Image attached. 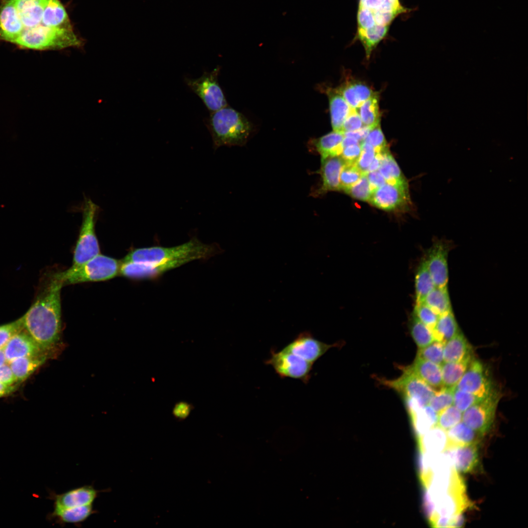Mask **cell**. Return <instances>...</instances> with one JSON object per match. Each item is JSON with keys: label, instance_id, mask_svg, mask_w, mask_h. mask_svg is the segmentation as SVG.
<instances>
[{"label": "cell", "instance_id": "74e56055", "mask_svg": "<svg viewBox=\"0 0 528 528\" xmlns=\"http://www.w3.org/2000/svg\"><path fill=\"white\" fill-rule=\"evenodd\" d=\"M454 389L442 386L436 390L428 405L438 414L453 405Z\"/></svg>", "mask_w": 528, "mask_h": 528}, {"label": "cell", "instance_id": "d590c367", "mask_svg": "<svg viewBox=\"0 0 528 528\" xmlns=\"http://www.w3.org/2000/svg\"><path fill=\"white\" fill-rule=\"evenodd\" d=\"M382 158L378 169L387 182H394L405 179L389 149L381 152Z\"/></svg>", "mask_w": 528, "mask_h": 528}, {"label": "cell", "instance_id": "f1b7e54d", "mask_svg": "<svg viewBox=\"0 0 528 528\" xmlns=\"http://www.w3.org/2000/svg\"><path fill=\"white\" fill-rule=\"evenodd\" d=\"M432 331L435 341L444 345L460 331L452 310L439 316Z\"/></svg>", "mask_w": 528, "mask_h": 528}, {"label": "cell", "instance_id": "277c9868", "mask_svg": "<svg viewBox=\"0 0 528 528\" xmlns=\"http://www.w3.org/2000/svg\"><path fill=\"white\" fill-rule=\"evenodd\" d=\"M215 244H205L196 237L172 247L152 246L132 250L123 261L151 264L179 262L184 265L197 260H207L219 253Z\"/></svg>", "mask_w": 528, "mask_h": 528}, {"label": "cell", "instance_id": "e575fe53", "mask_svg": "<svg viewBox=\"0 0 528 528\" xmlns=\"http://www.w3.org/2000/svg\"><path fill=\"white\" fill-rule=\"evenodd\" d=\"M379 96L375 93L357 109L364 126L371 129L380 124Z\"/></svg>", "mask_w": 528, "mask_h": 528}, {"label": "cell", "instance_id": "11a10c76", "mask_svg": "<svg viewBox=\"0 0 528 528\" xmlns=\"http://www.w3.org/2000/svg\"><path fill=\"white\" fill-rule=\"evenodd\" d=\"M366 175L372 192L387 182L378 170L369 172Z\"/></svg>", "mask_w": 528, "mask_h": 528}, {"label": "cell", "instance_id": "7bdbcfd3", "mask_svg": "<svg viewBox=\"0 0 528 528\" xmlns=\"http://www.w3.org/2000/svg\"><path fill=\"white\" fill-rule=\"evenodd\" d=\"M414 311V315L422 323L433 330L440 315L423 302L416 304Z\"/></svg>", "mask_w": 528, "mask_h": 528}, {"label": "cell", "instance_id": "c3c4849f", "mask_svg": "<svg viewBox=\"0 0 528 528\" xmlns=\"http://www.w3.org/2000/svg\"><path fill=\"white\" fill-rule=\"evenodd\" d=\"M337 89L352 108L357 109L361 105L354 87L353 81L347 82Z\"/></svg>", "mask_w": 528, "mask_h": 528}, {"label": "cell", "instance_id": "7c38bea8", "mask_svg": "<svg viewBox=\"0 0 528 528\" xmlns=\"http://www.w3.org/2000/svg\"><path fill=\"white\" fill-rule=\"evenodd\" d=\"M385 383L401 393L406 400L422 406L429 404L436 391L408 368L398 379Z\"/></svg>", "mask_w": 528, "mask_h": 528}, {"label": "cell", "instance_id": "f35d334b", "mask_svg": "<svg viewBox=\"0 0 528 528\" xmlns=\"http://www.w3.org/2000/svg\"><path fill=\"white\" fill-rule=\"evenodd\" d=\"M444 344L434 341L428 346L419 349L417 357L441 365L443 363Z\"/></svg>", "mask_w": 528, "mask_h": 528}, {"label": "cell", "instance_id": "4dcf8cb0", "mask_svg": "<svg viewBox=\"0 0 528 528\" xmlns=\"http://www.w3.org/2000/svg\"><path fill=\"white\" fill-rule=\"evenodd\" d=\"M473 358V356L461 361L443 362L441 365L443 386L455 388Z\"/></svg>", "mask_w": 528, "mask_h": 528}, {"label": "cell", "instance_id": "7402d4cb", "mask_svg": "<svg viewBox=\"0 0 528 528\" xmlns=\"http://www.w3.org/2000/svg\"><path fill=\"white\" fill-rule=\"evenodd\" d=\"M96 511L92 505H89L62 509H53L47 515V519L53 521L62 526L65 524L78 526L88 519Z\"/></svg>", "mask_w": 528, "mask_h": 528}, {"label": "cell", "instance_id": "1f68e13d", "mask_svg": "<svg viewBox=\"0 0 528 528\" xmlns=\"http://www.w3.org/2000/svg\"><path fill=\"white\" fill-rule=\"evenodd\" d=\"M446 449L477 442V433L462 421L446 430Z\"/></svg>", "mask_w": 528, "mask_h": 528}, {"label": "cell", "instance_id": "bcb514c9", "mask_svg": "<svg viewBox=\"0 0 528 528\" xmlns=\"http://www.w3.org/2000/svg\"><path fill=\"white\" fill-rule=\"evenodd\" d=\"M363 140L371 145L376 153L389 149L380 124L372 129Z\"/></svg>", "mask_w": 528, "mask_h": 528}, {"label": "cell", "instance_id": "484cf974", "mask_svg": "<svg viewBox=\"0 0 528 528\" xmlns=\"http://www.w3.org/2000/svg\"><path fill=\"white\" fill-rule=\"evenodd\" d=\"M472 348L460 331L443 348V362H458L473 356Z\"/></svg>", "mask_w": 528, "mask_h": 528}, {"label": "cell", "instance_id": "6f0895ef", "mask_svg": "<svg viewBox=\"0 0 528 528\" xmlns=\"http://www.w3.org/2000/svg\"><path fill=\"white\" fill-rule=\"evenodd\" d=\"M7 363L3 349L0 350V366Z\"/></svg>", "mask_w": 528, "mask_h": 528}, {"label": "cell", "instance_id": "7dc6e473", "mask_svg": "<svg viewBox=\"0 0 528 528\" xmlns=\"http://www.w3.org/2000/svg\"><path fill=\"white\" fill-rule=\"evenodd\" d=\"M360 146L361 153L356 165L363 173H367L376 153L371 145L364 140L360 143Z\"/></svg>", "mask_w": 528, "mask_h": 528}, {"label": "cell", "instance_id": "30bf717a", "mask_svg": "<svg viewBox=\"0 0 528 528\" xmlns=\"http://www.w3.org/2000/svg\"><path fill=\"white\" fill-rule=\"evenodd\" d=\"M264 363L272 366L282 378L289 377L307 384L311 376L313 364L289 352L270 350V356Z\"/></svg>", "mask_w": 528, "mask_h": 528}, {"label": "cell", "instance_id": "8d00e7d4", "mask_svg": "<svg viewBox=\"0 0 528 528\" xmlns=\"http://www.w3.org/2000/svg\"><path fill=\"white\" fill-rule=\"evenodd\" d=\"M410 329L412 337L419 349L423 348L435 341L432 330L420 321L414 315Z\"/></svg>", "mask_w": 528, "mask_h": 528}, {"label": "cell", "instance_id": "f5cc1de1", "mask_svg": "<svg viewBox=\"0 0 528 528\" xmlns=\"http://www.w3.org/2000/svg\"><path fill=\"white\" fill-rule=\"evenodd\" d=\"M353 85L357 95L361 104L376 93L375 92L373 91L369 87L362 82L353 81Z\"/></svg>", "mask_w": 528, "mask_h": 528}, {"label": "cell", "instance_id": "ab89813d", "mask_svg": "<svg viewBox=\"0 0 528 528\" xmlns=\"http://www.w3.org/2000/svg\"><path fill=\"white\" fill-rule=\"evenodd\" d=\"M462 413L453 404L438 413L437 424L445 430L462 420Z\"/></svg>", "mask_w": 528, "mask_h": 528}, {"label": "cell", "instance_id": "e0dca14e", "mask_svg": "<svg viewBox=\"0 0 528 528\" xmlns=\"http://www.w3.org/2000/svg\"><path fill=\"white\" fill-rule=\"evenodd\" d=\"M448 248L442 240L436 242L426 259L428 268L437 287L447 286L448 280Z\"/></svg>", "mask_w": 528, "mask_h": 528}, {"label": "cell", "instance_id": "f6af8a7d", "mask_svg": "<svg viewBox=\"0 0 528 528\" xmlns=\"http://www.w3.org/2000/svg\"><path fill=\"white\" fill-rule=\"evenodd\" d=\"M23 329L22 316L14 321L0 325V350L3 349L13 336Z\"/></svg>", "mask_w": 528, "mask_h": 528}, {"label": "cell", "instance_id": "7a4b0ae2", "mask_svg": "<svg viewBox=\"0 0 528 528\" xmlns=\"http://www.w3.org/2000/svg\"><path fill=\"white\" fill-rule=\"evenodd\" d=\"M63 286L58 271L45 273L34 300L22 316L23 330L46 352L56 344L60 336Z\"/></svg>", "mask_w": 528, "mask_h": 528}, {"label": "cell", "instance_id": "60d3db41", "mask_svg": "<svg viewBox=\"0 0 528 528\" xmlns=\"http://www.w3.org/2000/svg\"><path fill=\"white\" fill-rule=\"evenodd\" d=\"M344 191L355 199L368 201L372 191L366 173L363 174L357 182Z\"/></svg>", "mask_w": 528, "mask_h": 528}, {"label": "cell", "instance_id": "681fc988", "mask_svg": "<svg viewBox=\"0 0 528 528\" xmlns=\"http://www.w3.org/2000/svg\"><path fill=\"white\" fill-rule=\"evenodd\" d=\"M364 126L357 109L352 108L345 120L342 132H354L360 130Z\"/></svg>", "mask_w": 528, "mask_h": 528}, {"label": "cell", "instance_id": "ac0fdd59", "mask_svg": "<svg viewBox=\"0 0 528 528\" xmlns=\"http://www.w3.org/2000/svg\"><path fill=\"white\" fill-rule=\"evenodd\" d=\"M6 362H9L22 357L45 354L23 329L15 334L3 349Z\"/></svg>", "mask_w": 528, "mask_h": 528}, {"label": "cell", "instance_id": "603a6c76", "mask_svg": "<svg viewBox=\"0 0 528 528\" xmlns=\"http://www.w3.org/2000/svg\"><path fill=\"white\" fill-rule=\"evenodd\" d=\"M407 368L434 389L443 386L441 365L416 356Z\"/></svg>", "mask_w": 528, "mask_h": 528}, {"label": "cell", "instance_id": "cb8c5ba5", "mask_svg": "<svg viewBox=\"0 0 528 528\" xmlns=\"http://www.w3.org/2000/svg\"><path fill=\"white\" fill-rule=\"evenodd\" d=\"M330 104L331 123L333 131L342 132L344 122L352 108L336 89L327 91Z\"/></svg>", "mask_w": 528, "mask_h": 528}, {"label": "cell", "instance_id": "6da1fadb", "mask_svg": "<svg viewBox=\"0 0 528 528\" xmlns=\"http://www.w3.org/2000/svg\"><path fill=\"white\" fill-rule=\"evenodd\" d=\"M12 17L9 43L22 49L57 50L79 47L81 40L71 29L46 26L44 13L48 0H7Z\"/></svg>", "mask_w": 528, "mask_h": 528}, {"label": "cell", "instance_id": "836d02e7", "mask_svg": "<svg viewBox=\"0 0 528 528\" xmlns=\"http://www.w3.org/2000/svg\"><path fill=\"white\" fill-rule=\"evenodd\" d=\"M423 303L439 315L452 310L447 286H436L427 294Z\"/></svg>", "mask_w": 528, "mask_h": 528}, {"label": "cell", "instance_id": "d4e9b609", "mask_svg": "<svg viewBox=\"0 0 528 528\" xmlns=\"http://www.w3.org/2000/svg\"><path fill=\"white\" fill-rule=\"evenodd\" d=\"M408 409L418 438L437 424L438 414L430 405Z\"/></svg>", "mask_w": 528, "mask_h": 528}, {"label": "cell", "instance_id": "3957f363", "mask_svg": "<svg viewBox=\"0 0 528 528\" xmlns=\"http://www.w3.org/2000/svg\"><path fill=\"white\" fill-rule=\"evenodd\" d=\"M411 11L400 0H358L355 39L363 46L367 58L386 37L395 19Z\"/></svg>", "mask_w": 528, "mask_h": 528}, {"label": "cell", "instance_id": "44dd1931", "mask_svg": "<svg viewBox=\"0 0 528 528\" xmlns=\"http://www.w3.org/2000/svg\"><path fill=\"white\" fill-rule=\"evenodd\" d=\"M477 442L448 448L444 451L450 458L458 472L469 473L478 466L479 457Z\"/></svg>", "mask_w": 528, "mask_h": 528}, {"label": "cell", "instance_id": "9f6ffc18", "mask_svg": "<svg viewBox=\"0 0 528 528\" xmlns=\"http://www.w3.org/2000/svg\"><path fill=\"white\" fill-rule=\"evenodd\" d=\"M16 386L7 385L0 383V397L8 395L15 390Z\"/></svg>", "mask_w": 528, "mask_h": 528}, {"label": "cell", "instance_id": "4fadbf2b", "mask_svg": "<svg viewBox=\"0 0 528 528\" xmlns=\"http://www.w3.org/2000/svg\"><path fill=\"white\" fill-rule=\"evenodd\" d=\"M455 388L481 398L487 396L494 391L483 364L474 357Z\"/></svg>", "mask_w": 528, "mask_h": 528}, {"label": "cell", "instance_id": "d6a6232c", "mask_svg": "<svg viewBox=\"0 0 528 528\" xmlns=\"http://www.w3.org/2000/svg\"><path fill=\"white\" fill-rule=\"evenodd\" d=\"M416 304L423 303L427 294L435 287L429 272L426 260L420 264L416 275Z\"/></svg>", "mask_w": 528, "mask_h": 528}, {"label": "cell", "instance_id": "8992f818", "mask_svg": "<svg viewBox=\"0 0 528 528\" xmlns=\"http://www.w3.org/2000/svg\"><path fill=\"white\" fill-rule=\"evenodd\" d=\"M81 209L82 221L74 248L71 267H76L100 254L95 226L100 207L85 196Z\"/></svg>", "mask_w": 528, "mask_h": 528}, {"label": "cell", "instance_id": "4316f807", "mask_svg": "<svg viewBox=\"0 0 528 528\" xmlns=\"http://www.w3.org/2000/svg\"><path fill=\"white\" fill-rule=\"evenodd\" d=\"M418 439L419 452L440 453L447 448L446 431L437 424Z\"/></svg>", "mask_w": 528, "mask_h": 528}, {"label": "cell", "instance_id": "ee69618b", "mask_svg": "<svg viewBox=\"0 0 528 528\" xmlns=\"http://www.w3.org/2000/svg\"><path fill=\"white\" fill-rule=\"evenodd\" d=\"M482 399L469 392L454 389L453 405L462 413Z\"/></svg>", "mask_w": 528, "mask_h": 528}, {"label": "cell", "instance_id": "9c48e42d", "mask_svg": "<svg viewBox=\"0 0 528 528\" xmlns=\"http://www.w3.org/2000/svg\"><path fill=\"white\" fill-rule=\"evenodd\" d=\"M368 201L373 206L387 211L408 210L412 202L407 181L404 179L386 182L372 192Z\"/></svg>", "mask_w": 528, "mask_h": 528}, {"label": "cell", "instance_id": "9a60e30c", "mask_svg": "<svg viewBox=\"0 0 528 528\" xmlns=\"http://www.w3.org/2000/svg\"><path fill=\"white\" fill-rule=\"evenodd\" d=\"M100 491L86 485L57 494L50 491L48 498L53 501V509H62L92 505Z\"/></svg>", "mask_w": 528, "mask_h": 528}, {"label": "cell", "instance_id": "f546056e", "mask_svg": "<svg viewBox=\"0 0 528 528\" xmlns=\"http://www.w3.org/2000/svg\"><path fill=\"white\" fill-rule=\"evenodd\" d=\"M344 137L343 133L333 131L314 140V146L321 158L340 155L343 148Z\"/></svg>", "mask_w": 528, "mask_h": 528}, {"label": "cell", "instance_id": "52a82bcc", "mask_svg": "<svg viewBox=\"0 0 528 528\" xmlns=\"http://www.w3.org/2000/svg\"><path fill=\"white\" fill-rule=\"evenodd\" d=\"M120 264L116 259L102 254L76 267L58 271L63 286L110 280L119 274Z\"/></svg>", "mask_w": 528, "mask_h": 528}, {"label": "cell", "instance_id": "83f0119b", "mask_svg": "<svg viewBox=\"0 0 528 528\" xmlns=\"http://www.w3.org/2000/svg\"><path fill=\"white\" fill-rule=\"evenodd\" d=\"M47 355L42 354L15 359L8 364L17 382L23 381L45 362Z\"/></svg>", "mask_w": 528, "mask_h": 528}, {"label": "cell", "instance_id": "b9f144b4", "mask_svg": "<svg viewBox=\"0 0 528 528\" xmlns=\"http://www.w3.org/2000/svg\"><path fill=\"white\" fill-rule=\"evenodd\" d=\"M364 174L356 164H345L340 175V190H344L353 185Z\"/></svg>", "mask_w": 528, "mask_h": 528}, {"label": "cell", "instance_id": "2e32d148", "mask_svg": "<svg viewBox=\"0 0 528 528\" xmlns=\"http://www.w3.org/2000/svg\"><path fill=\"white\" fill-rule=\"evenodd\" d=\"M182 265L179 262L151 264L123 261L120 264L119 274L134 280H154Z\"/></svg>", "mask_w": 528, "mask_h": 528}, {"label": "cell", "instance_id": "5b68a950", "mask_svg": "<svg viewBox=\"0 0 528 528\" xmlns=\"http://www.w3.org/2000/svg\"><path fill=\"white\" fill-rule=\"evenodd\" d=\"M206 125L212 138L214 149L223 146L242 145L250 131V125L247 119L227 106L211 112Z\"/></svg>", "mask_w": 528, "mask_h": 528}, {"label": "cell", "instance_id": "d6986e66", "mask_svg": "<svg viewBox=\"0 0 528 528\" xmlns=\"http://www.w3.org/2000/svg\"><path fill=\"white\" fill-rule=\"evenodd\" d=\"M345 164L340 155L321 158L320 172L322 183L315 192L316 195H321L329 191L340 190V175Z\"/></svg>", "mask_w": 528, "mask_h": 528}, {"label": "cell", "instance_id": "db71d44e", "mask_svg": "<svg viewBox=\"0 0 528 528\" xmlns=\"http://www.w3.org/2000/svg\"><path fill=\"white\" fill-rule=\"evenodd\" d=\"M0 383L7 385H13L17 383L8 363L0 366Z\"/></svg>", "mask_w": 528, "mask_h": 528}, {"label": "cell", "instance_id": "8fae6325", "mask_svg": "<svg viewBox=\"0 0 528 528\" xmlns=\"http://www.w3.org/2000/svg\"><path fill=\"white\" fill-rule=\"evenodd\" d=\"M500 394L494 391L462 413V421L480 434L488 431L493 422Z\"/></svg>", "mask_w": 528, "mask_h": 528}, {"label": "cell", "instance_id": "ba28073f", "mask_svg": "<svg viewBox=\"0 0 528 528\" xmlns=\"http://www.w3.org/2000/svg\"><path fill=\"white\" fill-rule=\"evenodd\" d=\"M220 70L218 66L211 72L204 71L199 78L184 79L187 86L199 97L210 113L227 106L218 82Z\"/></svg>", "mask_w": 528, "mask_h": 528}, {"label": "cell", "instance_id": "f907efd6", "mask_svg": "<svg viewBox=\"0 0 528 528\" xmlns=\"http://www.w3.org/2000/svg\"><path fill=\"white\" fill-rule=\"evenodd\" d=\"M361 153L360 144H352L344 147L340 156L346 164H356Z\"/></svg>", "mask_w": 528, "mask_h": 528}, {"label": "cell", "instance_id": "ffe728a7", "mask_svg": "<svg viewBox=\"0 0 528 528\" xmlns=\"http://www.w3.org/2000/svg\"><path fill=\"white\" fill-rule=\"evenodd\" d=\"M435 517L431 525L439 516H450L462 513L472 505L465 490L451 491L439 498L435 503Z\"/></svg>", "mask_w": 528, "mask_h": 528}, {"label": "cell", "instance_id": "816d5d0a", "mask_svg": "<svg viewBox=\"0 0 528 528\" xmlns=\"http://www.w3.org/2000/svg\"><path fill=\"white\" fill-rule=\"evenodd\" d=\"M194 406L191 403L185 401L176 402L172 410L174 418L178 421L186 419L190 415Z\"/></svg>", "mask_w": 528, "mask_h": 528}, {"label": "cell", "instance_id": "5bb4252c", "mask_svg": "<svg viewBox=\"0 0 528 528\" xmlns=\"http://www.w3.org/2000/svg\"><path fill=\"white\" fill-rule=\"evenodd\" d=\"M323 343L315 338L309 332L299 334L283 349L314 364L330 348L335 346Z\"/></svg>", "mask_w": 528, "mask_h": 528}]
</instances>
